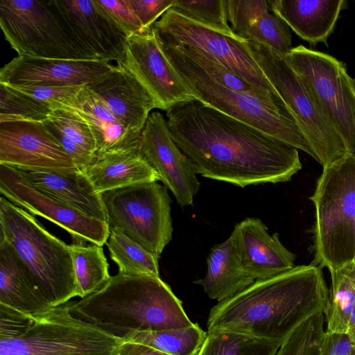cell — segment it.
I'll return each mask as SVG.
<instances>
[{"label": "cell", "instance_id": "45", "mask_svg": "<svg viewBox=\"0 0 355 355\" xmlns=\"http://www.w3.org/2000/svg\"><path fill=\"white\" fill-rule=\"evenodd\" d=\"M352 83L353 89L355 92V76L353 78H352Z\"/></svg>", "mask_w": 355, "mask_h": 355}, {"label": "cell", "instance_id": "5", "mask_svg": "<svg viewBox=\"0 0 355 355\" xmlns=\"http://www.w3.org/2000/svg\"><path fill=\"white\" fill-rule=\"evenodd\" d=\"M0 243L14 251L51 307L79 297L69 245L49 232L33 215L2 196Z\"/></svg>", "mask_w": 355, "mask_h": 355}, {"label": "cell", "instance_id": "6", "mask_svg": "<svg viewBox=\"0 0 355 355\" xmlns=\"http://www.w3.org/2000/svg\"><path fill=\"white\" fill-rule=\"evenodd\" d=\"M159 40L169 61L198 101L304 151L318 161L297 121L280 96L264 99L228 89L212 79L179 46Z\"/></svg>", "mask_w": 355, "mask_h": 355}, {"label": "cell", "instance_id": "44", "mask_svg": "<svg viewBox=\"0 0 355 355\" xmlns=\"http://www.w3.org/2000/svg\"><path fill=\"white\" fill-rule=\"evenodd\" d=\"M346 334L352 348L355 350V305L350 315Z\"/></svg>", "mask_w": 355, "mask_h": 355}, {"label": "cell", "instance_id": "27", "mask_svg": "<svg viewBox=\"0 0 355 355\" xmlns=\"http://www.w3.org/2000/svg\"><path fill=\"white\" fill-rule=\"evenodd\" d=\"M0 304L32 315L52 308L21 261L5 243H0Z\"/></svg>", "mask_w": 355, "mask_h": 355}, {"label": "cell", "instance_id": "25", "mask_svg": "<svg viewBox=\"0 0 355 355\" xmlns=\"http://www.w3.org/2000/svg\"><path fill=\"white\" fill-rule=\"evenodd\" d=\"M138 146L98 158L81 171L96 193L101 195L132 185L159 181L155 171L139 154Z\"/></svg>", "mask_w": 355, "mask_h": 355}, {"label": "cell", "instance_id": "10", "mask_svg": "<svg viewBox=\"0 0 355 355\" xmlns=\"http://www.w3.org/2000/svg\"><path fill=\"white\" fill-rule=\"evenodd\" d=\"M110 228L136 241L157 259L172 239L168 188L146 182L101 194Z\"/></svg>", "mask_w": 355, "mask_h": 355}, {"label": "cell", "instance_id": "21", "mask_svg": "<svg viewBox=\"0 0 355 355\" xmlns=\"http://www.w3.org/2000/svg\"><path fill=\"white\" fill-rule=\"evenodd\" d=\"M236 225L243 261L255 281L295 267V255L281 243L278 233H268V227L260 219L248 217Z\"/></svg>", "mask_w": 355, "mask_h": 355}, {"label": "cell", "instance_id": "23", "mask_svg": "<svg viewBox=\"0 0 355 355\" xmlns=\"http://www.w3.org/2000/svg\"><path fill=\"white\" fill-rule=\"evenodd\" d=\"M254 282L243 261L239 230L236 224L225 241L211 248L207 259L206 275L193 283L202 286L211 299L219 302L232 297Z\"/></svg>", "mask_w": 355, "mask_h": 355}, {"label": "cell", "instance_id": "4", "mask_svg": "<svg viewBox=\"0 0 355 355\" xmlns=\"http://www.w3.org/2000/svg\"><path fill=\"white\" fill-rule=\"evenodd\" d=\"M124 342L73 315L68 302L34 315L0 304V355H120Z\"/></svg>", "mask_w": 355, "mask_h": 355}, {"label": "cell", "instance_id": "3", "mask_svg": "<svg viewBox=\"0 0 355 355\" xmlns=\"http://www.w3.org/2000/svg\"><path fill=\"white\" fill-rule=\"evenodd\" d=\"M68 305L73 315L121 336L132 330L193 324L169 285L157 276L118 272L96 292Z\"/></svg>", "mask_w": 355, "mask_h": 355}, {"label": "cell", "instance_id": "20", "mask_svg": "<svg viewBox=\"0 0 355 355\" xmlns=\"http://www.w3.org/2000/svg\"><path fill=\"white\" fill-rule=\"evenodd\" d=\"M227 20L234 33L282 55L292 47L290 28L270 8L269 0H226Z\"/></svg>", "mask_w": 355, "mask_h": 355}, {"label": "cell", "instance_id": "1", "mask_svg": "<svg viewBox=\"0 0 355 355\" xmlns=\"http://www.w3.org/2000/svg\"><path fill=\"white\" fill-rule=\"evenodd\" d=\"M171 136L196 173L243 188L285 182L301 168L298 149L199 101L166 111Z\"/></svg>", "mask_w": 355, "mask_h": 355}, {"label": "cell", "instance_id": "39", "mask_svg": "<svg viewBox=\"0 0 355 355\" xmlns=\"http://www.w3.org/2000/svg\"><path fill=\"white\" fill-rule=\"evenodd\" d=\"M83 86L84 85L10 87L44 104L51 110H55L61 109L65 103L74 98Z\"/></svg>", "mask_w": 355, "mask_h": 355}, {"label": "cell", "instance_id": "15", "mask_svg": "<svg viewBox=\"0 0 355 355\" xmlns=\"http://www.w3.org/2000/svg\"><path fill=\"white\" fill-rule=\"evenodd\" d=\"M0 164L74 175L80 171L43 121L0 122Z\"/></svg>", "mask_w": 355, "mask_h": 355}, {"label": "cell", "instance_id": "41", "mask_svg": "<svg viewBox=\"0 0 355 355\" xmlns=\"http://www.w3.org/2000/svg\"><path fill=\"white\" fill-rule=\"evenodd\" d=\"M50 132L71 157L76 166L82 171L96 160V156L68 138L62 132L46 121H43Z\"/></svg>", "mask_w": 355, "mask_h": 355}, {"label": "cell", "instance_id": "38", "mask_svg": "<svg viewBox=\"0 0 355 355\" xmlns=\"http://www.w3.org/2000/svg\"><path fill=\"white\" fill-rule=\"evenodd\" d=\"M102 12L127 37L146 33L126 0H94Z\"/></svg>", "mask_w": 355, "mask_h": 355}, {"label": "cell", "instance_id": "35", "mask_svg": "<svg viewBox=\"0 0 355 355\" xmlns=\"http://www.w3.org/2000/svg\"><path fill=\"white\" fill-rule=\"evenodd\" d=\"M177 46H179L184 52L193 62L202 68L212 79L228 89L264 99H272L279 96V95L274 96L266 93L256 88L244 79L229 70L214 58L206 55L198 50L182 45Z\"/></svg>", "mask_w": 355, "mask_h": 355}, {"label": "cell", "instance_id": "34", "mask_svg": "<svg viewBox=\"0 0 355 355\" xmlns=\"http://www.w3.org/2000/svg\"><path fill=\"white\" fill-rule=\"evenodd\" d=\"M51 110L35 98L0 83V122L44 121Z\"/></svg>", "mask_w": 355, "mask_h": 355}, {"label": "cell", "instance_id": "29", "mask_svg": "<svg viewBox=\"0 0 355 355\" xmlns=\"http://www.w3.org/2000/svg\"><path fill=\"white\" fill-rule=\"evenodd\" d=\"M329 272L331 288L324 311L325 333L346 334L355 305V263Z\"/></svg>", "mask_w": 355, "mask_h": 355}, {"label": "cell", "instance_id": "22", "mask_svg": "<svg viewBox=\"0 0 355 355\" xmlns=\"http://www.w3.org/2000/svg\"><path fill=\"white\" fill-rule=\"evenodd\" d=\"M62 108L71 110L89 124L96 141V159L129 150L139 145L141 135L123 125L87 85Z\"/></svg>", "mask_w": 355, "mask_h": 355}, {"label": "cell", "instance_id": "18", "mask_svg": "<svg viewBox=\"0 0 355 355\" xmlns=\"http://www.w3.org/2000/svg\"><path fill=\"white\" fill-rule=\"evenodd\" d=\"M98 60H58L17 55L0 70V83L12 87L86 85L114 68Z\"/></svg>", "mask_w": 355, "mask_h": 355}, {"label": "cell", "instance_id": "26", "mask_svg": "<svg viewBox=\"0 0 355 355\" xmlns=\"http://www.w3.org/2000/svg\"><path fill=\"white\" fill-rule=\"evenodd\" d=\"M20 171L40 191L83 214L107 222L101 195L94 191L81 171L74 175Z\"/></svg>", "mask_w": 355, "mask_h": 355}, {"label": "cell", "instance_id": "31", "mask_svg": "<svg viewBox=\"0 0 355 355\" xmlns=\"http://www.w3.org/2000/svg\"><path fill=\"white\" fill-rule=\"evenodd\" d=\"M119 272L159 277L158 260L151 252L117 230L110 228L106 242Z\"/></svg>", "mask_w": 355, "mask_h": 355}, {"label": "cell", "instance_id": "12", "mask_svg": "<svg viewBox=\"0 0 355 355\" xmlns=\"http://www.w3.org/2000/svg\"><path fill=\"white\" fill-rule=\"evenodd\" d=\"M153 27L162 40L198 50L214 58L256 88L279 95L252 57L246 40L206 28L171 8Z\"/></svg>", "mask_w": 355, "mask_h": 355}, {"label": "cell", "instance_id": "2", "mask_svg": "<svg viewBox=\"0 0 355 355\" xmlns=\"http://www.w3.org/2000/svg\"><path fill=\"white\" fill-rule=\"evenodd\" d=\"M328 295L320 267L295 266L218 302L209 311L207 327L283 344L304 322L324 313Z\"/></svg>", "mask_w": 355, "mask_h": 355}, {"label": "cell", "instance_id": "13", "mask_svg": "<svg viewBox=\"0 0 355 355\" xmlns=\"http://www.w3.org/2000/svg\"><path fill=\"white\" fill-rule=\"evenodd\" d=\"M0 193L15 205L63 228L73 243L103 246L107 241L110 227L106 221L90 217L40 191L17 168L0 164Z\"/></svg>", "mask_w": 355, "mask_h": 355}, {"label": "cell", "instance_id": "19", "mask_svg": "<svg viewBox=\"0 0 355 355\" xmlns=\"http://www.w3.org/2000/svg\"><path fill=\"white\" fill-rule=\"evenodd\" d=\"M130 131L141 135L155 101L144 86L121 64L86 85Z\"/></svg>", "mask_w": 355, "mask_h": 355}, {"label": "cell", "instance_id": "30", "mask_svg": "<svg viewBox=\"0 0 355 355\" xmlns=\"http://www.w3.org/2000/svg\"><path fill=\"white\" fill-rule=\"evenodd\" d=\"M78 285L83 298L103 287L110 279L109 264L103 246L72 243L69 245Z\"/></svg>", "mask_w": 355, "mask_h": 355}, {"label": "cell", "instance_id": "40", "mask_svg": "<svg viewBox=\"0 0 355 355\" xmlns=\"http://www.w3.org/2000/svg\"><path fill=\"white\" fill-rule=\"evenodd\" d=\"M175 0H126L140 21L144 30H150L162 15L174 4Z\"/></svg>", "mask_w": 355, "mask_h": 355}, {"label": "cell", "instance_id": "37", "mask_svg": "<svg viewBox=\"0 0 355 355\" xmlns=\"http://www.w3.org/2000/svg\"><path fill=\"white\" fill-rule=\"evenodd\" d=\"M44 121L55 126L71 140L96 156V141L92 130L87 121L77 114L64 108L52 110Z\"/></svg>", "mask_w": 355, "mask_h": 355}, {"label": "cell", "instance_id": "46", "mask_svg": "<svg viewBox=\"0 0 355 355\" xmlns=\"http://www.w3.org/2000/svg\"><path fill=\"white\" fill-rule=\"evenodd\" d=\"M354 263H355V262H354Z\"/></svg>", "mask_w": 355, "mask_h": 355}, {"label": "cell", "instance_id": "42", "mask_svg": "<svg viewBox=\"0 0 355 355\" xmlns=\"http://www.w3.org/2000/svg\"><path fill=\"white\" fill-rule=\"evenodd\" d=\"M318 355H355L347 334L324 333Z\"/></svg>", "mask_w": 355, "mask_h": 355}, {"label": "cell", "instance_id": "17", "mask_svg": "<svg viewBox=\"0 0 355 355\" xmlns=\"http://www.w3.org/2000/svg\"><path fill=\"white\" fill-rule=\"evenodd\" d=\"M51 3L67 31L88 54L99 60L122 62L128 37L94 0H52Z\"/></svg>", "mask_w": 355, "mask_h": 355}, {"label": "cell", "instance_id": "11", "mask_svg": "<svg viewBox=\"0 0 355 355\" xmlns=\"http://www.w3.org/2000/svg\"><path fill=\"white\" fill-rule=\"evenodd\" d=\"M284 57L309 86L348 154L355 156V92L345 64L304 46L293 48Z\"/></svg>", "mask_w": 355, "mask_h": 355}, {"label": "cell", "instance_id": "43", "mask_svg": "<svg viewBox=\"0 0 355 355\" xmlns=\"http://www.w3.org/2000/svg\"><path fill=\"white\" fill-rule=\"evenodd\" d=\"M120 355H168L144 345L124 342Z\"/></svg>", "mask_w": 355, "mask_h": 355}, {"label": "cell", "instance_id": "7", "mask_svg": "<svg viewBox=\"0 0 355 355\" xmlns=\"http://www.w3.org/2000/svg\"><path fill=\"white\" fill-rule=\"evenodd\" d=\"M311 200L314 261L329 271L355 262V156L323 168Z\"/></svg>", "mask_w": 355, "mask_h": 355}, {"label": "cell", "instance_id": "24", "mask_svg": "<svg viewBox=\"0 0 355 355\" xmlns=\"http://www.w3.org/2000/svg\"><path fill=\"white\" fill-rule=\"evenodd\" d=\"M271 10L301 39L311 45L323 42L334 31L345 0H269Z\"/></svg>", "mask_w": 355, "mask_h": 355}, {"label": "cell", "instance_id": "14", "mask_svg": "<svg viewBox=\"0 0 355 355\" xmlns=\"http://www.w3.org/2000/svg\"><path fill=\"white\" fill-rule=\"evenodd\" d=\"M121 64L147 90L157 109L167 111L186 102L198 101L166 56L153 26L128 37Z\"/></svg>", "mask_w": 355, "mask_h": 355}, {"label": "cell", "instance_id": "32", "mask_svg": "<svg viewBox=\"0 0 355 355\" xmlns=\"http://www.w3.org/2000/svg\"><path fill=\"white\" fill-rule=\"evenodd\" d=\"M282 344L227 331H207L196 355H275Z\"/></svg>", "mask_w": 355, "mask_h": 355}, {"label": "cell", "instance_id": "36", "mask_svg": "<svg viewBox=\"0 0 355 355\" xmlns=\"http://www.w3.org/2000/svg\"><path fill=\"white\" fill-rule=\"evenodd\" d=\"M324 313L304 322L284 341L275 355H318L325 330Z\"/></svg>", "mask_w": 355, "mask_h": 355}, {"label": "cell", "instance_id": "33", "mask_svg": "<svg viewBox=\"0 0 355 355\" xmlns=\"http://www.w3.org/2000/svg\"><path fill=\"white\" fill-rule=\"evenodd\" d=\"M171 9L206 28L238 37L228 24L226 0H175Z\"/></svg>", "mask_w": 355, "mask_h": 355}, {"label": "cell", "instance_id": "9", "mask_svg": "<svg viewBox=\"0 0 355 355\" xmlns=\"http://www.w3.org/2000/svg\"><path fill=\"white\" fill-rule=\"evenodd\" d=\"M0 26L18 55L96 60L71 36L51 1L1 0Z\"/></svg>", "mask_w": 355, "mask_h": 355}, {"label": "cell", "instance_id": "8", "mask_svg": "<svg viewBox=\"0 0 355 355\" xmlns=\"http://www.w3.org/2000/svg\"><path fill=\"white\" fill-rule=\"evenodd\" d=\"M247 46L271 85L288 107L318 161L325 167L348 154L305 82L286 61L284 55L254 41Z\"/></svg>", "mask_w": 355, "mask_h": 355}, {"label": "cell", "instance_id": "16", "mask_svg": "<svg viewBox=\"0 0 355 355\" xmlns=\"http://www.w3.org/2000/svg\"><path fill=\"white\" fill-rule=\"evenodd\" d=\"M139 152L181 207L193 205L200 183L191 162L174 141L167 120L151 112L142 130Z\"/></svg>", "mask_w": 355, "mask_h": 355}, {"label": "cell", "instance_id": "28", "mask_svg": "<svg viewBox=\"0 0 355 355\" xmlns=\"http://www.w3.org/2000/svg\"><path fill=\"white\" fill-rule=\"evenodd\" d=\"M206 336L198 323L180 329L132 330L122 336L125 342L144 345L168 355H196Z\"/></svg>", "mask_w": 355, "mask_h": 355}]
</instances>
